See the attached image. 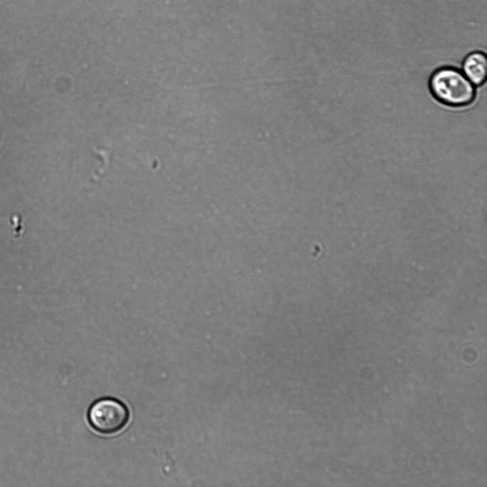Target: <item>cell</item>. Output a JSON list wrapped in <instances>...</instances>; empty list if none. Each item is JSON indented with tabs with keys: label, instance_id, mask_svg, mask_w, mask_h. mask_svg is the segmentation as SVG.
<instances>
[{
	"label": "cell",
	"instance_id": "obj_2",
	"mask_svg": "<svg viewBox=\"0 0 487 487\" xmlns=\"http://www.w3.org/2000/svg\"><path fill=\"white\" fill-rule=\"evenodd\" d=\"M128 407L113 397L96 400L88 408L87 419L90 426L98 433L111 435L122 430L129 420Z\"/></svg>",
	"mask_w": 487,
	"mask_h": 487
},
{
	"label": "cell",
	"instance_id": "obj_3",
	"mask_svg": "<svg viewBox=\"0 0 487 487\" xmlns=\"http://www.w3.org/2000/svg\"><path fill=\"white\" fill-rule=\"evenodd\" d=\"M461 71L476 87L483 85L487 76L486 53L481 51L469 53L463 60Z\"/></svg>",
	"mask_w": 487,
	"mask_h": 487
},
{
	"label": "cell",
	"instance_id": "obj_1",
	"mask_svg": "<svg viewBox=\"0 0 487 487\" xmlns=\"http://www.w3.org/2000/svg\"><path fill=\"white\" fill-rule=\"evenodd\" d=\"M432 96L450 108H464L473 103L476 97V86L461 70L453 66H442L434 70L429 80Z\"/></svg>",
	"mask_w": 487,
	"mask_h": 487
}]
</instances>
